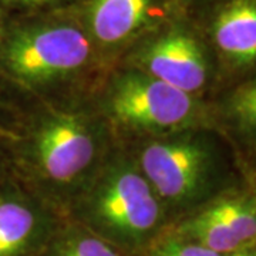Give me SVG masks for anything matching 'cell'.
<instances>
[{
  "instance_id": "cell-16",
  "label": "cell",
  "mask_w": 256,
  "mask_h": 256,
  "mask_svg": "<svg viewBox=\"0 0 256 256\" xmlns=\"http://www.w3.org/2000/svg\"><path fill=\"white\" fill-rule=\"evenodd\" d=\"M229 256H256V254H254L250 249H242V250H238V252H235V254Z\"/></svg>"
},
{
  "instance_id": "cell-6",
  "label": "cell",
  "mask_w": 256,
  "mask_h": 256,
  "mask_svg": "<svg viewBox=\"0 0 256 256\" xmlns=\"http://www.w3.org/2000/svg\"><path fill=\"white\" fill-rule=\"evenodd\" d=\"M97 137L78 114L47 117L34 136V156L40 171L56 184L74 182L88 171L97 156Z\"/></svg>"
},
{
  "instance_id": "cell-15",
  "label": "cell",
  "mask_w": 256,
  "mask_h": 256,
  "mask_svg": "<svg viewBox=\"0 0 256 256\" xmlns=\"http://www.w3.org/2000/svg\"><path fill=\"white\" fill-rule=\"evenodd\" d=\"M3 4L10 8H22V9H36V8H47L58 4L64 0H0Z\"/></svg>"
},
{
  "instance_id": "cell-18",
  "label": "cell",
  "mask_w": 256,
  "mask_h": 256,
  "mask_svg": "<svg viewBox=\"0 0 256 256\" xmlns=\"http://www.w3.org/2000/svg\"><path fill=\"white\" fill-rule=\"evenodd\" d=\"M2 40H3V36H2V30H0V44H2Z\"/></svg>"
},
{
  "instance_id": "cell-13",
  "label": "cell",
  "mask_w": 256,
  "mask_h": 256,
  "mask_svg": "<svg viewBox=\"0 0 256 256\" xmlns=\"http://www.w3.org/2000/svg\"><path fill=\"white\" fill-rule=\"evenodd\" d=\"M228 107L242 131L256 140V76L234 92Z\"/></svg>"
},
{
  "instance_id": "cell-17",
  "label": "cell",
  "mask_w": 256,
  "mask_h": 256,
  "mask_svg": "<svg viewBox=\"0 0 256 256\" xmlns=\"http://www.w3.org/2000/svg\"><path fill=\"white\" fill-rule=\"evenodd\" d=\"M176 3H181V4H195V3H200V2H205V0H174Z\"/></svg>"
},
{
  "instance_id": "cell-11",
  "label": "cell",
  "mask_w": 256,
  "mask_h": 256,
  "mask_svg": "<svg viewBox=\"0 0 256 256\" xmlns=\"http://www.w3.org/2000/svg\"><path fill=\"white\" fill-rule=\"evenodd\" d=\"M42 256H122V254L86 226H73L52 235Z\"/></svg>"
},
{
  "instance_id": "cell-4",
  "label": "cell",
  "mask_w": 256,
  "mask_h": 256,
  "mask_svg": "<svg viewBox=\"0 0 256 256\" xmlns=\"http://www.w3.org/2000/svg\"><path fill=\"white\" fill-rule=\"evenodd\" d=\"M215 165L208 142L191 136L151 142L140 158V170L158 198L172 204L200 198L215 174Z\"/></svg>"
},
{
  "instance_id": "cell-5",
  "label": "cell",
  "mask_w": 256,
  "mask_h": 256,
  "mask_svg": "<svg viewBox=\"0 0 256 256\" xmlns=\"http://www.w3.org/2000/svg\"><path fill=\"white\" fill-rule=\"evenodd\" d=\"M134 63L137 70L191 96L205 87L210 73L206 44L182 24H170L146 38Z\"/></svg>"
},
{
  "instance_id": "cell-1",
  "label": "cell",
  "mask_w": 256,
  "mask_h": 256,
  "mask_svg": "<svg viewBox=\"0 0 256 256\" xmlns=\"http://www.w3.org/2000/svg\"><path fill=\"white\" fill-rule=\"evenodd\" d=\"M86 228L121 250L148 246L162 222L161 200L141 170L118 162L101 175L84 206Z\"/></svg>"
},
{
  "instance_id": "cell-7",
  "label": "cell",
  "mask_w": 256,
  "mask_h": 256,
  "mask_svg": "<svg viewBox=\"0 0 256 256\" xmlns=\"http://www.w3.org/2000/svg\"><path fill=\"white\" fill-rule=\"evenodd\" d=\"M164 0H87L82 24L96 47L117 50L154 28Z\"/></svg>"
},
{
  "instance_id": "cell-14",
  "label": "cell",
  "mask_w": 256,
  "mask_h": 256,
  "mask_svg": "<svg viewBox=\"0 0 256 256\" xmlns=\"http://www.w3.org/2000/svg\"><path fill=\"white\" fill-rule=\"evenodd\" d=\"M146 256H225L212 252L206 248L195 244L194 240L184 238L175 232L174 235L164 236L148 245Z\"/></svg>"
},
{
  "instance_id": "cell-8",
  "label": "cell",
  "mask_w": 256,
  "mask_h": 256,
  "mask_svg": "<svg viewBox=\"0 0 256 256\" xmlns=\"http://www.w3.org/2000/svg\"><path fill=\"white\" fill-rule=\"evenodd\" d=\"M208 34L224 63L234 68L256 66V0H220Z\"/></svg>"
},
{
  "instance_id": "cell-9",
  "label": "cell",
  "mask_w": 256,
  "mask_h": 256,
  "mask_svg": "<svg viewBox=\"0 0 256 256\" xmlns=\"http://www.w3.org/2000/svg\"><path fill=\"white\" fill-rule=\"evenodd\" d=\"M52 235L38 210L22 200H0V256L42 252Z\"/></svg>"
},
{
  "instance_id": "cell-2",
  "label": "cell",
  "mask_w": 256,
  "mask_h": 256,
  "mask_svg": "<svg viewBox=\"0 0 256 256\" xmlns=\"http://www.w3.org/2000/svg\"><path fill=\"white\" fill-rule=\"evenodd\" d=\"M94 43L82 23L50 18L13 30L2 40L0 58L16 78L44 84L78 73L92 62Z\"/></svg>"
},
{
  "instance_id": "cell-3",
  "label": "cell",
  "mask_w": 256,
  "mask_h": 256,
  "mask_svg": "<svg viewBox=\"0 0 256 256\" xmlns=\"http://www.w3.org/2000/svg\"><path fill=\"white\" fill-rule=\"evenodd\" d=\"M107 108L121 124L154 132L186 128L200 118L194 96L137 68L121 73L111 82Z\"/></svg>"
},
{
  "instance_id": "cell-12",
  "label": "cell",
  "mask_w": 256,
  "mask_h": 256,
  "mask_svg": "<svg viewBox=\"0 0 256 256\" xmlns=\"http://www.w3.org/2000/svg\"><path fill=\"white\" fill-rule=\"evenodd\" d=\"M205 212L229 229L245 248L256 240V196L222 200Z\"/></svg>"
},
{
  "instance_id": "cell-10",
  "label": "cell",
  "mask_w": 256,
  "mask_h": 256,
  "mask_svg": "<svg viewBox=\"0 0 256 256\" xmlns=\"http://www.w3.org/2000/svg\"><path fill=\"white\" fill-rule=\"evenodd\" d=\"M176 234L220 255L229 256L242 249H249L244 246L229 229L205 210L182 222L176 229Z\"/></svg>"
}]
</instances>
